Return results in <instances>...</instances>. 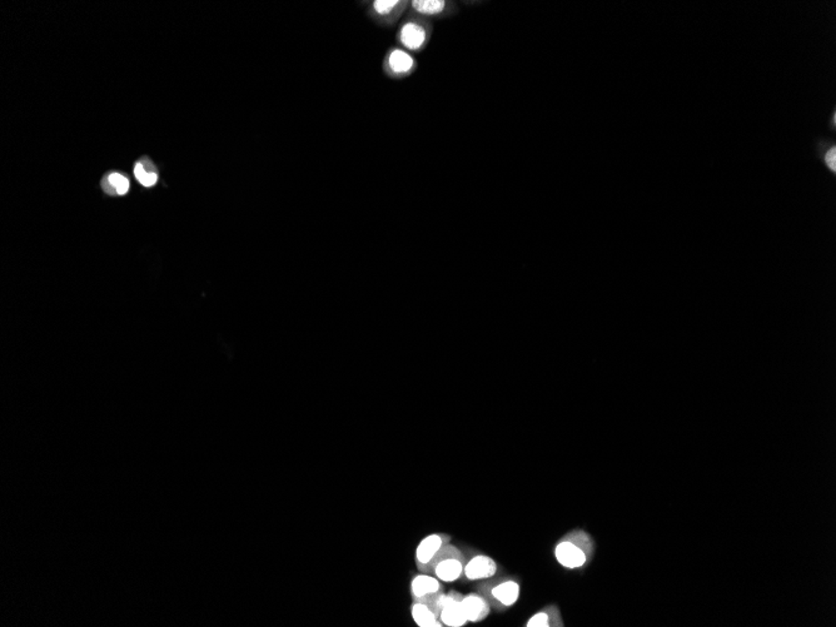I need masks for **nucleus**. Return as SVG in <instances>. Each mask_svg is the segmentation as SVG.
I'll return each mask as SVG.
<instances>
[{"instance_id": "nucleus-1", "label": "nucleus", "mask_w": 836, "mask_h": 627, "mask_svg": "<svg viewBox=\"0 0 836 627\" xmlns=\"http://www.w3.org/2000/svg\"><path fill=\"white\" fill-rule=\"evenodd\" d=\"M595 552V544L591 536L583 530H573L565 535L555 546L556 561L567 570H576L586 566Z\"/></svg>"}, {"instance_id": "nucleus-2", "label": "nucleus", "mask_w": 836, "mask_h": 627, "mask_svg": "<svg viewBox=\"0 0 836 627\" xmlns=\"http://www.w3.org/2000/svg\"><path fill=\"white\" fill-rule=\"evenodd\" d=\"M477 592L482 595L491 609L496 612H505L518 604L521 596V583L512 576H494L477 585Z\"/></svg>"}, {"instance_id": "nucleus-3", "label": "nucleus", "mask_w": 836, "mask_h": 627, "mask_svg": "<svg viewBox=\"0 0 836 627\" xmlns=\"http://www.w3.org/2000/svg\"><path fill=\"white\" fill-rule=\"evenodd\" d=\"M465 554L452 544H447L429 563L427 573L435 575L441 583H451L463 576Z\"/></svg>"}, {"instance_id": "nucleus-4", "label": "nucleus", "mask_w": 836, "mask_h": 627, "mask_svg": "<svg viewBox=\"0 0 836 627\" xmlns=\"http://www.w3.org/2000/svg\"><path fill=\"white\" fill-rule=\"evenodd\" d=\"M498 571L497 562L489 555L474 552L472 555H465L463 576L468 581L479 583L487 578H494Z\"/></svg>"}, {"instance_id": "nucleus-5", "label": "nucleus", "mask_w": 836, "mask_h": 627, "mask_svg": "<svg viewBox=\"0 0 836 627\" xmlns=\"http://www.w3.org/2000/svg\"><path fill=\"white\" fill-rule=\"evenodd\" d=\"M451 537L446 534L427 535L424 539L419 541L416 551H414V561L421 573H427L429 563L435 559L443 546L450 544Z\"/></svg>"}, {"instance_id": "nucleus-6", "label": "nucleus", "mask_w": 836, "mask_h": 627, "mask_svg": "<svg viewBox=\"0 0 836 627\" xmlns=\"http://www.w3.org/2000/svg\"><path fill=\"white\" fill-rule=\"evenodd\" d=\"M463 595L456 591L441 596L440 620L443 626L463 627L467 623V619L463 614L461 599Z\"/></svg>"}, {"instance_id": "nucleus-7", "label": "nucleus", "mask_w": 836, "mask_h": 627, "mask_svg": "<svg viewBox=\"0 0 836 627\" xmlns=\"http://www.w3.org/2000/svg\"><path fill=\"white\" fill-rule=\"evenodd\" d=\"M463 614L467 619V622L477 623L484 621L490 616L491 606L479 592L465 595L461 599Z\"/></svg>"}, {"instance_id": "nucleus-8", "label": "nucleus", "mask_w": 836, "mask_h": 627, "mask_svg": "<svg viewBox=\"0 0 836 627\" xmlns=\"http://www.w3.org/2000/svg\"><path fill=\"white\" fill-rule=\"evenodd\" d=\"M442 583L432 573H422L416 575L411 581V594L414 600L424 599L426 596L442 592Z\"/></svg>"}, {"instance_id": "nucleus-9", "label": "nucleus", "mask_w": 836, "mask_h": 627, "mask_svg": "<svg viewBox=\"0 0 836 627\" xmlns=\"http://www.w3.org/2000/svg\"><path fill=\"white\" fill-rule=\"evenodd\" d=\"M526 627H562L561 611L556 605H549L537 611L525 622Z\"/></svg>"}, {"instance_id": "nucleus-10", "label": "nucleus", "mask_w": 836, "mask_h": 627, "mask_svg": "<svg viewBox=\"0 0 836 627\" xmlns=\"http://www.w3.org/2000/svg\"><path fill=\"white\" fill-rule=\"evenodd\" d=\"M427 39V32L422 25L417 23H406L401 28L400 40L405 48L417 50L424 44Z\"/></svg>"}, {"instance_id": "nucleus-11", "label": "nucleus", "mask_w": 836, "mask_h": 627, "mask_svg": "<svg viewBox=\"0 0 836 627\" xmlns=\"http://www.w3.org/2000/svg\"><path fill=\"white\" fill-rule=\"evenodd\" d=\"M411 615H412L413 621L419 627H442V622H441L440 617L436 614L435 611L432 610L431 607L421 602V601H414L412 607H411Z\"/></svg>"}, {"instance_id": "nucleus-12", "label": "nucleus", "mask_w": 836, "mask_h": 627, "mask_svg": "<svg viewBox=\"0 0 836 627\" xmlns=\"http://www.w3.org/2000/svg\"><path fill=\"white\" fill-rule=\"evenodd\" d=\"M388 68L392 73L396 74H405V73L411 72L413 66H414V59L412 55L408 54L407 52L402 49L392 50L390 55H388Z\"/></svg>"}, {"instance_id": "nucleus-13", "label": "nucleus", "mask_w": 836, "mask_h": 627, "mask_svg": "<svg viewBox=\"0 0 836 627\" xmlns=\"http://www.w3.org/2000/svg\"><path fill=\"white\" fill-rule=\"evenodd\" d=\"M816 148V155H821V160L825 163L826 167L831 169L832 173H835L836 169V144L835 142H829V139L825 141H819L818 144L815 145Z\"/></svg>"}, {"instance_id": "nucleus-14", "label": "nucleus", "mask_w": 836, "mask_h": 627, "mask_svg": "<svg viewBox=\"0 0 836 627\" xmlns=\"http://www.w3.org/2000/svg\"><path fill=\"white\" fill-rule=\"evenodd\" d=\"M446 3L443 0H414L412 8L417 13L424 16H436L445 11Z\"/></svg>"}, {"instance_id": "nucleus-15", "label": "nucleus", "mask_w": 836, "mask_h": 627, "mask_svg": "<svg viewBox=\"0 0 836 627\" xmlns=\"http://www.w3.org/2000/svg\"><path fill=\"white\" fill-rule=\"evenodd\" d=\"M134 176H136V178H137L139 182L143 184L144 187H152L158 181L157 173L155 172L145 171L142 163H138L136 165V168H134Z\"/></svg>"}, {"instance_id": "nucleus-16", "label": "nucleus", "mask_w": 836, "mask_h": 627, "mask_svg": "<svg viewBox=\"0 0 836 627\" xmlns=\"http://www.w3.org/2000/svg\"><path fill=\"white\" fill-rule=\"evenodd\" d=\"M108 181H109L110 186L116 191L117 194H119V196H124L129 191V181H128V178L121 176V174L112 173L108 177Z\"/></svg>"}, {"instance_id": "nucleus-17", "label": "nucleus", "mask_w": 836, "mask_h": 627, "mask_svg": "<svg viewBox=\"0 0 836 627\" xmlns=\"http://www.w3.org/2000/svg\"><path fill=\"white\" fill-rule=\"evenodd\" d=\"M401 4L398 0H377L374 3V9L380 16H390L397 6Z\"/></svg>"}]
</instances>
